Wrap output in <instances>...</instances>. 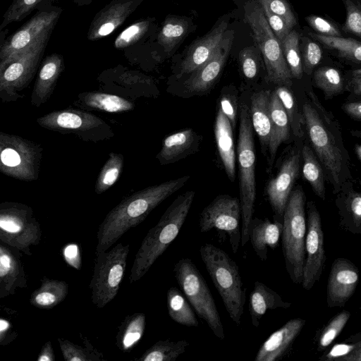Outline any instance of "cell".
<instances>
[{"label": "cell", "instance_id": "1", "mask_svg": "<svg viewBox=\"0 0 361 361\" xmlns=\"http://www.w3.org/2000/svg\"><path fill=\"white\" fill-rule=\"evenodd\" d=\"M190 179L184 176L140 190L123 197L99 224L95 254L111 248L128 230L138 226L150 212Z\"/></svg>", "mask_w": 361, "mask_h": 361}, {"label": "cell", "instance_id": "2", "mask_svg": "<svg viewBox=\"0 0 361 361\" xmlns=\"http://www.w3.org/2000/svg\"><path fill=\"white\" fill-rule=\"evenodd\" d=\"M312 93V102L302 105L304 121L311 145L334 190L338 192L344 183L345 150L338 137V128Z\"/></svg>", "mask_w": 361, "mask_h": 361}, {"label": "cell", "instance_id": "3", "mask_svg": "<svg viewBox=\"0 0 361 361\" xmlns=\"http://www.w3.org/2000/svg\"><path fill=\"white\" fill-rule=\"evenodd\" d=\"M195 191L178 195L150 228L135 254L129 276L130 283L137 282L149 270L155 261L178 236L189 214Z\"/></svg>", "mask_w": 361, "mask_h": 361}, {"label": "cell", "instance_id": "4", "mask_svg": "<svg viewBox=\"0 0 361 361\" xmlns=\"http://www.w3.org/2000/svg\"><path fill=\"white\" fill-rule=\"evenodd\" d=\"M200 255L229 317L240 325L246 288L243 287L238 264L224 250L211 243L201 245Z\"/></svg>", "mask_w": 361, "mask_h": 361}, {"label": "cell", "instance_id": "5", "mask_svg": "<svg viewBox=\"0 0 361 361\" xmlns=\"http://www.w3.org/2000/svg\"><path fill=\"white\" fill-rule=\"evenodd\" d=\"M250 109L242 104L238 143L239 164V191L241 207V246L249 240V228L254 213L256 199L255 153Z\"/></svg>", "mask_w": 361, "mask_h": 361}, {"label": "cell", "instance_id": "6", "mask_svg": "<svg viewBox=\"0 0 361 361\" xmlns=\"http://www.w3.org/2000/svg\"><path fill=\"white\" fill-rule=\"evenodd\" d=\"M305 195L298 187L291 192L284 212L282 250L287 272L295 283H302L305 260L307 224Z\"/></svg>", "mask_w": 361, "mask_h": 361}, {"label": "cell", "instance_id": "7", "mask_svg": "<svg viewBox=\"0 0 361 361\" xmlns=\"http://www.w3.org/2000/svg\"><path fill=\"white\" fill-rule=\"evenodd\" d=\"M245 18L262 54L267 71V81L290 86L293 77L284 57L281 44L269 25L263 9L257 1L246 4Z\"/></svg>", "mask_w": 361, "mask_h": 361}, {"label": "cell", "instance_id": "8", "mask_svg": "<svg viewBox=\"0 0 361 361\" xmlns=\"http://www.w3.org/2000/svg\"><path fill=\"white\" fill-rule=\"evenodd\" d=\"M175 279L199 317L206 322L216 337L225 338L223 324L212 293L196 265L189 258L173 267Z\"/></svg>", "mask_w": 361, "mask_h": 361}, {"label": "cell", "instance_id": "9", "mask_svg": "<svg viewBox=\"0 0 361 361\" xmlns=\"http://www.w3.org/2000/svg\"><path fill=\"white\" fill-rule=\"evenodd\" d=\"M130 247V244L119 243L95 254L89 288L92 302L97 307L103 308L116 296L125 275Z\"/></svg>", "mask_w": 361, "mask_h": 361}, {"label": "cell", "instance_id": "10", "mask_svg": "<svg viewBox=\"0 0 361 361\" xmlns=\"http://www.w3.org/2000/svg\"><path fill=\"white\" fill-rule=\"evenodd\" d=\"M42 128L63 135H74L79 139L97 143L112 139V127L101 118L82 109L68 108L55 110L38 117Z\"/></svg>", "mask_w": 361, "mask_h": 361}, {"label": "cell", "instance_id": "11", "mask_svg": "<svg viewBox=\"0 0 361 361\" xmlns=\"http://www.w3.org/2000/svg\"><path fill=\"white\" fill-rule=\"evenodd\" d=\"M42 231L33 209L16 202L0 204V242L32 255L31 247L39 244Z\"/></svg>", "mask_w": 361, "mask_h": 361}, {"label": "cell", "instance_id": "12", "mask_svg": "<svg viewBox=\"0 0 361 361\" xmlns=\"http://www.w3.org/2000/svg\"><path fill=\"white\" fill-rule=\"evenodd\" d=\"M40 144L20 136L0 132V171L23 181L39 178L42 157Z\"/></svg>", "mask_w": 361, "mask_h": 361}, {"label": "cell", "instance_id": "13", "mask_svg": "<svg viewBox=\"0 0 361 361\" xmlns=\"http://www.w3.org/2000/svg\"><path fill=\"white\" fill-rule=\"evenodd\" d=\"M52 31L42 35L0 71V99L2 102H16L23 97L20 92L32 80Z\"/></svg>", "mask_w": 361, "mask_h": 361}, {"label": "cell", "instance_id": "14", "mask_svg": "<svg viewBox=\"0 0 361 361\" xmlns=\"http://www.w3.org/2000/svg\"><path fill=\"white\" fill-rule=\"evenodd\" d=\"M62 11L53 5L37 10L18 30L6 38L0 45V71L42 35L53 30Z\"/></svg>", "mask_w": 361, "mask_h": 361}, {"label": "cell", "instance_id": "15", "mask_svg": "<svg viewBox=\"0 0 361 361\" xmlns=\"http://www.w3.org/2000/svg\"><path fill=\"white\" fill-rule=\"evenodd\" d=\"M240 221V200L228 195H221L202 209L198 226L201 233H207L212 229L226 233L231 250L235 254L241 246Z\"/></svg>", "mask_w": 361, "mask_h": 361}, {"label": "cell", "instance_id": "16", "mask_svg": "<svg viewBox=\"0 0 361 361\" xmlns=\"http://www.w3.org/2000/svg\"><path fill=\"white\" fill-rule=\"evenodd\" d=\"M307 233L305 238V260L303 267L302 286L310 290L323 271L326 260L324 247V233L321 217L313 202L308 203Z\"/></svg>", "mask_w": 361, "mask_h": 361}, {"label": "cell", "instance_id": "17", "mask_svg": "<svg viewBox=\"0 0 361 361\" xmlns=\"http://www.w3.org/2000/svg\"><path fill=\"white\" fill-rule=\"evenodd\" d=\"M300 154L292 153L282 164L277 175L266 188L274 219L283 221L284 212L300 169Z\"/></svg>", "mask_w": 361, "mask_h": 361}, {"label": "cell", "instance_id": "18", "mask_svg": "<svg viewBox=\"0 0 361 361\" xmlns=\"http://www.w3.org/2000/svg\"><path fill=\"white\" fill-rule=\"evenodd\" d=\"M359 281L356 266L345 258L333 262L327 282V305L342 307L353 295Z\"/></svg>", "mask_w": 361, "mask_h": 361}, {"label": "cell", "instance_id": "19", "mask_svg": "<svg viewBox=\"0 0 361 361\" xmlns=\"http://www.w3.org/2000/svg\"><path fill=\"white\" fill-rule=\"evenodd\" d=\"M142 2V0H111L91 21L87 35L88 40L97 41L111 35Z\"/></svg>", "mask_w": 361, "mask_h": 361}, {"label": "cell", "instance_id": "20", "mask_svg": "<svg viewBox=\"0 0 361 361\" xmlns=\"http://www.w3.org/2000/svg\"><path fill=\"white\" fill-rule=\"evenodd\" d=\"M234 38L232 30H226L213 55L198 69L191 73L186 82L190 92H204L216 82L228 56Z\"/></svg>", "mask_w": 361, "mask_h": 361}, {"label": "cell", "instance_id": "21", "mask_svg": "<svg viewBox=\"0 0 361 361\" xmlns=\"http://www.w3.org/2000/svg\"><path fill=\"white\" fill-rule=\"evenodd\" d=\"M23 252L0 242V299L27 288V279L22 261Z\"/></svg>", "mask_w": 361, "mask_h": 361}, {"label": "cell", "instance_id": "22", "mask_svg": "<svg viewBox=\"0 0 361 361\" xmlns=\"http://www.w3.org/2000/svg\"><path fill=\"white\" fill-rule=\"evenodd\" d=\"M305 320L295 318L273 332L262 344L255 361H276L283 358L300 334Z\"/></svg>", "mask_w": 361, "mask_h": 361}, {"label": "cell", "instance_id": "23", "mask_svg": "<svg viewBox=\"0 0 361 361\" xmlns=\"http://www.w3.org/2000/svg\"><path fill=\"white\" fill-rule=\"evenodd\" d=\"M228 18L222 19L212 30L189 47L180 66V75L192 73L213 55L228 27Z\"/></svg>", "mask_w": 361, "mask_h": 361}, {"label": "cell", "instance_id": "24", "mask_svg": "<svg viewBox=\"0 0 361 361\" xmlns=\"http://www.w3.org/2000/svg\"><path fill=\"white\" fill-rule=\"evenodd\" d=\"M64 68L63 56L59 54L47 55L42 61L31 93L32 106L39 107L49 99Z\"/></svg>", "mask_w": 361, "mask_h": 361}, {"label": "cell", "instance_id": "25", "mask_svg": "<svg viewBox=\"0 0 361 361\" xmlns=\"http://www.w3.org/2000/svg\"><path fill=\"white\" fill-rule=\"evenodd\" d=\"M283 231V221L274 219H252L249 228V240L257 256L265 261L268 250H275L279 244Z\"/></svg>", "mask_w": 361, "mask_h": 361}, {"label": "cell", "instance_id": "26", "mask_svg": "<svg viewBox=\"0 0 361 361\" xmlns=\"http://www.w3.org/2000/svg\"><path fill=\"white\" fill-rule=\"evenodd\" d=\"M200 142V137L192 129L171 134L165 137L157 159L161 165L177 161L195 152Z\"/></svg>", "mask_w": 361, "mask_h": 361}, {"label": "cell", "instance_id": "27", "mask_svg": "<svg viewBox=\"0 0 361 361\" xmlns=\"http://www.w3.org/2000/svg\"><path fill=\"white\" fill-rule=\"evenodd\" d=\"M214 135L218 152L226 175L233 182L235 178V153L233 126L220 106L216 114Z\"/></svg>", "mask_w": 361, "mask_h": 361}, {"label": "cell", "instance_id": "28", "mask_svg": "<svg viewBox=\"0 0 361 361\" xmlns=\"http://www.w3.org/2000/svg\"><path fill=\"white\" fill-rule=\"evenodd\" d=\"M291 303L283 300L276 291L260 281H255L249 296L248 309L251 322L258 327L262 317L268 310L288 308Z\"/></svg>", "mask_w": 361, "mask_h": 361}, {"label": "cell", "instance_id": "29", "mask_svg": "<svg viewBox=\"0 0 361 361\" xmlns=\"http://www.w3.org/2000/svg\"><path fill=\"white\" fill-rule=\"evenodd\" d=\"M75 104L85 110L115 114L130 111L135 108L132 102L122 97L99 91L79 94Z\"/></svg>", "mask_w": 361, "mask_h": 361}, {"label": "cell", "instance_id": "30", "mask_svg": "<svg viewBox=\"0 0 361 361\" xmlns=\"http://www.w3.org/2000/svg\"><path fill=\"white\" fill-rule=\"evenodd\" d=\"M271 135L268 145L269 167L273 164L280 145L290 137V124L286 111L276 91L270 97Z\"/></svg>", "mask_w": 361, "mask_h": 361}, {"label": "cell", "instance_id": "31", "mask_svg": "<svg viewBox=\"0 0 361 361\" xmlns=\"http://www.w3.org/2000/svg\"><path fill=\"white\" fill-rule=\"evenodd\" d=\"M271 93L269 90H262L254 93L251 97L250 113L252 124L264 149L268 148L271 135Z\"/></svg>", "mask_w": 361, "mask_h": 361}, {"label": "cell", "instance_id": "32", "mask_svg": "<svg viewBox=\"0 0 361 361\" xmlns=\"http://www.w3.org/2000/svg\"><path fill=\"white\" fill-rule=\"evenodd\" d=\"M68 293V283L65 281L41 279V285L30 295V304L39 309L49 310L62 302Z\"/></svg>", "mask_w": 361, "mask_h": 361}, {"label": "cell", "instance_id": "33", "mask_svg": "<svg viewBox=\"0 0 361 361\" xmlns=\"http://www.w3.org/2000/svg\"><path fill=\"white\" fill-rule=\"evenodd\" d=\"M146 316L142 312L127 315L118 326L116 344L123 353H129L140 342L145 332Z\"/></svg>", "mask_w": 361, "mask_h": 361}, {"label": "cell", "instance_id": "34", "mask_svg": "<svg viewBox=\"0 0 361 361\" xmlns=\"http://www.w3.org/2000/svg\"><path fill=\"white\" fill-rule=\"evenodd\" d=\"M186 297L176 287L166 293V307L170 318L175 322L188 327H197L199 322Z\"/></svg>", "mask_w": 361, "mask_h": 361}, {"label": "cell", "instance_id": "35", "mask_svg": "<svg viewBox=\"0 0 361 361\" xmlns=\"http://www.w3.org/2000/svg\"><path fill=\"white\" fill-rule=\"evenodd\" d=\"M189 23L183 18L167 16L157 35V42L166 52H171L186 36Z\"/></svg>", "mask_w": 361, "mask_h": 361}, {"label": "cell", "instance_id": "36", "mask_svg": "<svg viewBox=\"0 0 361 361\" xmlns=\"http://www.w3.org/2000/svg\"><path fill=\"white\" fill-rule=\"evenodd\" d=\"M189 343L185 340H160L147 349L135 361H175L184 353Z\"/></svg>", "mask_w": 361, "mask_h": 361}, {"label": "cell", "instance_id": "37", "mask_svg": "<svg viewBox=\"0 0 361 361\" xmlns=\"http://www.w3.org/2000/svg\"><path fill=\"white\" fill-rule=\"evenodd\" d=\"M83 345H80L71 341L58 338L57 341L66 361H104L103 354L96 349L89 339L80 334Z\"/></svg>", "mask_w": 361, "mask_h": 361}, {"label": "cell", "instance_id": "38", "mask_svg": "<svg viewBox=\"0 0 361 361\" xmlns=\"http://www.w3.org/2000/svg\"><path fill=\"white\" fill-rule=\"evenodd\" d=\"M310 36L324 47L336 51L341 57L361 63V42L352 38L328 37L317 33H310Z\"/></svg>", "mask_w": 361, "mask_h": 361}, {"label": "cell", "instance_id": "39", "mask_svg": "<svg viewBox=\"0 0 361 361\" xmlns=\"http://www.w3.org/2000/svg\"><path fill=\"white\" fill-rule=\"evenodd\" d=\"M303 159L302 175L310 184L314 193L321 199H325L324 176L322 167L313 151L304 145L302 150Z\"/></svg>", "mask_w": 361, "mask_h": 361}, {"label": "cell", "instance_id": "40", "mask_svg": "<svg viewBox=\"0 0 361 361\" xmlns=\"http://www.w3.org/2000/svg\"><path fill=\"white\" fill-rule=\"evenodd\" d=\"M124 166V156L111 152L103 165L95 183L94 191L101 195L111 188L118 180Z\"/></svg>", "mask_w": 361, "mask_h": 361}, {"label": "cell", "instance_id": "41", "mask_svg": "<svg viewBox=\"0 0 361 361\" xmlns=\"http://www.w3.org/2000/svg\"><path fill=\"white\" fill-rule=\"evenodd\" d=\"M55 0H13L3 16L0 29H5L9 24L20 22L34 10L52 6Z\"/></svg>", "mask_w": 361, "mask_h": 361}, {"label": "cell", "instance_id": "42", "mask_svg": "<svg viewBox=\"0 0 361 361\" xmlns=\"http://www.w3.org/2000/svg\"><path fill=\"white\" fill-rule=\"evenodd\" d=\"M154 19H139L124 29L115 39L114 46L117 49H128L141 42L152 29Z\"/></svg>", "mask_w": 361, "mask_h": 361}, {"label": "cell", "instance_id": "43", "mask_svg": "<svg viewBox=\"0 0 361 361\" xmlns=\"http://www.w3.org/2000/svg\"><path fill=\"white\" fill-rule=\"evenodd\" d=\"M281 44L292 77L300 79L302 76L303 68L299 48L298 32L292 30Z\"/></svg>", "mask_w": 361, "mask_h": 361}, {"label": "cell", "instance_id": "44", "mask_svg": "<svg viewBox=\"0 0 361 361\" xmlns=\"http://www.w3.org/2000/svg\"><path fill=\"white\" fill-rule=\"evenodd\" d=\"M316 86L321 89L326 98L339 94L343 89V82L340 72L332 67L324 66L314 73Z\"/></svg>", "mask_w": 361, "mask_h": 361}, {"label": "cell", "instance_id": "45", "mask_svg": "<svg viewBox=\"0 0 361 361\" xmlns=\"http://www.w3.org/2000/svg\"><path fill=\"white\" fill-rule=\"evenodd\" d=\"M350 317V313L347 310H343L337 314L329 322L319 336L318 343L319 350L328 347L338 336Z\"/></svg>", "mask_w": 361, "mask_h": 361}, {"label": "cell", "instance_id": "46", "mask_svg": "<svg viewBox=\"0 0 361 361\" xmlns=\"http://www.w3.org/2000/svg\"><path fill=\"white\" fill-rule=\"evenodd\" d=\"M275 91L286 111L290 128H292L295 134L300 133L301 121L298 116L297 106L293 94L285 85L280 86Z\"/></svg>", "mask_w": 361, "mask_h": 361}, {"label": "cell", "instance_id": "47", "mask_svg": "<svg viewBox=\"0 0 361 361\" xmlns=\"http://www.w3.org/2000/svg\"><path fill=\"white\" fill-rule=\"evenodd\" d=\"M341 193L345 212L357 226H361V190L350 188L348 183Z\"/></svg>", "mask_w": 361, "mask_h": 361}, {"label": "cell", "instance_id": "48", "mask_svg": "<svg viewBox=\"0 0 361 361\" xmlns=\"http://www.w3.org/2000/svg\"><path fill=\"white\" fill-rule=\"evenodd\" d=\"M302 45L303 71L310 74L321 61L322 51L318 44L308 39H303Z\"/></svg>", "mask_w": 361, "mask_h": 361}, {"label": "cell", "instance_id": "49", "mask_svg": "<svg viewBox=\"0 0 361 361\" xmlns=\"http://www.w3.org/2000/svg\"><path fill=\"white\" fill-rule=\"evenodd\" d=\"M343 1L346 9V19L343 28L345 32L361 37V7L350 0Z\"/></svg>", "mask_w": 361, "mask_h": 361}, {"label": "cell", "instance_id": "50", "mask_svg": "<svg viewBox=\"0 0 361 361\" xmlns=\"http://www.w3.org/2000/svg\"><path fill=\"white\" fill-rule=\"evenodd\" d=\"M262 6L267 7L274 13L283 18L291 27L297 23L296 17L286 0H257Z\"/></svg>", "mask_w": 361, "mask_h": 361}, {"label": "cell", "instance_id": "51", "mask_svg": "<svg viewBox=\"0 0 361 361\" xmlns=\"http://www.w3.org/2000/svg\"><path fill=\"white\" fill-rule=\"evenodd\" d=\"M308 25L316 33L328 37H341V32L338 27L332 22L323 17L311 15L305 18Z\"/></svg>", "mask_w": 361, "mask_h": 361}, {"label": "cell", "instance_id": "52", "mask_svg": "<svg viewBox=\"0 0 361 361\" xmlns=\"http://www.w3.org/2000/svg\"><path fill=\"white\" fill-rule=\"evenodd\" d=\"M241 69L245 77L254 78L258 72V63L254 47L243 49L239 54Z\"/></svg>", "mask_w": 361, "mask_h": 361}, {"label": "cell", "instance_id": "53", "mask_svg": "<svg viewBox=\"0 0 361 361\" xmlns=\"http://www.w3.org/2000/svg\"><path fill=\"white\" fill-rule=\"evenodd\" d=\"M262 8L269 25L277 39L281 42L293 28H291L281 16L274 13L267 7L262 6Z\"/></svg>", "mask_w": 361, "mask_h": 361}, {"label": "cell", "instance_id": "54", "mask_svg": "<svg viewBox=\"0 0 361 361\" xmlns=\"http://www.w3.org/2000/svg\"><path fill=\"white\" fill-rule=\"evenodd\" d=\"M361 348V341L353 344L340 343L335 345L325 356V360H339Z\"/></svg>", "mask_w": 361, "mask_h": 361}, {"label": "cell", "instance_id": "55", "mask_svg": "<svg viewBox=\"0 0 361 361\" xmlns=\"http://www.w3.org/2000/svg\"><path fill=\"white\" fill-rule=\"evenodd\" d=\"M18 333L15 331L11 322L1 317L0 319V344L6 345L16 339Z\"/></svg>", "mask_w": 361, "mask_h": 361}, {"label": "cell", "instance_id": "56", "mask_svg": "<svg viewBox=\"0 0 361 361\" xmlns=\"http://www.w3.org/2000/svg\"><path fill=\"white\" fill-rule=\"evenodd\" d=\"M63 256L68 264L78 270L80 269V252L77 244L70 243L66 245L63 249Z\"/></svg>", "mask_w": 361, "mask_h": 361}, {"label": "cell", "instance_id": "57", "mask_svg": "<svg viewBox=\"0 0 361 361\" xmlns=\"http://www.w3.org/2000/svg\"><path fill=\"white\" fill-rule=\"evenodd\" d=\"M219 106L230 120L233 128L235 126L236 104L231 95L224 94L220 99Z\"/></svg>", "mask_w": 361, "mask_h": 361}, {"label": "cell", "instance_id": "58", "mask_svg": "<svg viewBox=\"0 0 361 361\" xmlns=\"http://www.w3.org/2000/svg\"><path fill=\"white\" fill-rule=\"evenodd\" d=\"M56 360L51 342L47 341L42 346L41 350L37 355V361H54Z\"/></svg>", "mask_w": 361, "mask_h": 361}, {"label": "cell", "instance_id": "59", "mask_svg": "<svg viewBox=\"0 0 361 361\" xmlns=\"http://www.w3.org/2000/svg\"><path fill=\"white\" fill-rule=\"evenodd\" d=\"M343 109L350 117L361 119V102L343 104Z\"/></svg>", "mask_w": 361, "mask_h": 361}, {"label": "cell", "instance_id": "60", "mask_svg": "<svg viewBox=\"0 0 361 361\" xmlns=\"http://www.w3.org/2000/svg\"><path fill=\"white\" fill-rule=\"evenodd\" d=\"M350 86L355 94L361 95V75H353Z\"/></svg>", "mask_w": 361, "mask_h": 361}, {"label": "cell", "instance_id": "61", "mask_svg": "<svg viewBox=\"0 0 361 361\" xmlns=\"http://www.w3.org/2000/svg\"><path fill=\"white\" fill-rule=\"evenodd\" d=\"M342 361H361V348L342 358Z\"/></svg>", "mask_w": 361, "mask_h": 361}, {"label": "cell", "instance_id": "62", "mask_svg": "<svg viewBox=\"0 0 361 361\" xmlns=\"http://www.w3.org/2000/svg\"><path fill=\"white\" fill-rule=\"evenodd\" d=\"M355 135L360 137L361 139V130L352 132ZM355 152L360 161L361 162V142L355 146Z\"/></svg>", "mask_w": 361, "mask_h": 361}, {"label": "cell", "instance_id": "63", "mask_svg": "<svg viewBox=\"0 0 361 361\" xmlns=\"http://www.w3.org/2000/svg\"><path fill=\"white\" fill-rule=\"evenodd\" d=\"M93 0H73V3L78 6H88Z\"/></svg>", "mask_w": 361, "mask_h": 361}, {"label": "cell", "instance_id": "64", "mask_svg": "<svg viewBox=\"0 0 361 361\" xmlns=\"http://www.w3.org/2000/svg\"><path fill=\"white\" fill-rule=\"evenodd\" d=\"M353 75H361V68L354 70L353 71Z\"/></svg>", "mask_w": 361, "mask_h": 361}]
</instances>
